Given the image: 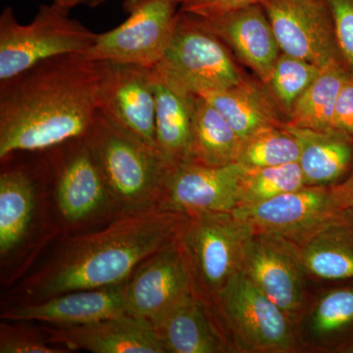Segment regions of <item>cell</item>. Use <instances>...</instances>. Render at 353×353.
Here are the masks:
<instances>
[{
	"instance_id": "d6986e66",
	"label": "cell",
	"mask_w": 353,
	"mask_h": 353,
	"mask_svg": "<svg viewBox=\"0 0 353 353\" xmlns=\"http://www.w3.org/2000/svg\"><path fill=\"white\" fill-rule=\"evenodd\" d=\"M201 20L226 41L262 81L269 82L281 50L261 4H253L216 19Z\"/></svg>"
},
{
	"instance_id": "e0dca14e",
	"label": "cell",
	"mask_w": 353,
	"mask_h": 353,
	"mask_svg": "<svg viewBox=\"0 0 353 353\" xmlns=\"http://www.w3.org/2000/svg\"><path fill=\"white\" fill-rule=\"evenodd\" d=\"M41 328L50 343L70 352L167 353L150 325L128 314L76 326H52L41 323Z\"/></svg>"
},
{
	"instance_id": "836d02e7",
	"label": "cell",
	"mask_w": 353,
	"mask_h": 353,
	"mask_svg": "<svg viewBox=\"0 0 353 353\" xmlns=\"http://www.w3.org/2000/svg\"><path fill=\"white\" fill-rule=\"evenodd\" d=\"M333 128L353 137V75L350 73L336 101Z\"/></svg>"
},
{
	"instance_id": "4316f807",
	"label": "cell",
	"mask_w": 353,
	"mask_h": 353,
	"mask_svg": "<svg viewBox=\"0 0 353 353\" xmlns=\"http://www.w3.org/2000/svg\"><path fill=\"white\" fill-rule=\"evenodd\" d=\"M308 328L336 350L353 352V283L323 294L309 316Z\"/></svg>"
},
{
	"instance_id": "83f0119b",
	"label": "cell",
	"mask_w": 353,
	"mask_h": 353,
	"mask_svg": "<svg viewBox=\"0 0 353 353\" xmlns=\"http://www.w3.org/2000/svg\"><path fill=\"white\" fill-rule=\"evenodd\" d=\"M304 185L305 181L299 162L263 168H245L239 188L236 208L270 201Z\"/></svg>"
},
{
	"instance_id": "9c48e42d",
	"label": "cell",
	"mask_w": 353,
	"mask_h": 353,
	"mask_svg": "<svg viewBox=\"0 0 353 353\" xmlns=\"http://www.w3.org/2000/svg\"><path fill=\"white\" fill-rule=\"evenodd\" d=\"M231 345L243 352H290L296 348L294 323L243 271L212 304Z\"/></svg>"
},
{
	"instance_id": "7a4b0ae2",
	"label": "cell",
	"mask_w": 353,
	"mask_h": 353,
	"mask_svg": "<svg viewBox=\"0 0 353 353\" xmlns=\"http://www.w3.org/2000/svg\"><path fill=\"white\" fill-rule=\"evenodd\" d=\"M102 62L61 55L0 82V159L87 134L99 111Z\"/></svg>"
},
{
	"instance_id": "5bb4252c",
	"label": "cell",
	"mask_w": 353,
	"mask_h": 353,
	"mask_svg": "<svg viewBox=\"0 0 353 353\" xmlns=\"http://www.w3.org/2000/svg\"><path fill=\"white\" fill-rule=\"evenodd\" d=\"M241 271L296 322L303 310L307 276L296 243L254 232L246 245Z\"/></svg>"
},
{
	"instance_id": "f1b7e54d",
	"label": "cell",
	"mask_w": 353,
	"mask_h": 353,
	"mask_svg": "<svg viewBox=\"0 0 353 353\" xmlns=\"http://www.w3.org/2000/svg\"><path fill=\"white\" fill-rule=\"evenodd\" d=\"M299 141L283 124L265 128L243 141L236 162L245 168H263L299 162Z\"/></svg>"
},
{
	"instance_id": "44dd1931",
	"label": "cell",
	"mask_w": 353,
	"mask_h": 353,
	"mask_svg": "<svg viewBox=\"0 0 353 353\" xmlns=\"http://www.w3.org/2000/svg\"><path fill=\"white\" fill-rule=\"evenodd\" d=\"M284 127L301 148L299 163L306 185H336L353 165V137L336 129Z\"/></svg>"
},
{
	"instance_id": "ba28073f",
	"label": "cell",
	"mask_w": 353,
	"mask_h": 353,
	"mask_svg": "<svg viewBox=\"0 0 353 353\" xmlns=\"http://www.w3.org/2000/svg\"><path fill=\"white\" fill-rule=\"evenodd\" d=\"M252 227L232 212L190 216L181 234L194 292L210 305L216 296L243 269Z\"/></svg>"
},
{
	"instance_id": "8d00e7d4",
	"label": "cell",
	"mask_w": 353,
	"mask_h": 353,
	"mask_svg": "<svg viewBox=\"0 0 353 353\" xmlns=\"http://www.w3.org/2000/svg\"><path fill=\"white\" fill-rule=\"evenodd\" d=\"M104 1H105V0H92V6H99V4Z\"/></svg>"
},
{
	"instance_id": "f546056e",
	"label": "cell",
	"mask_w": 353,
	"mask_h": 353,
	"mask_svg": "<svg viewBox=\"0 0 353 353\" xmlns=\"http://www.w3.org/2000/svg\"><path fill=\"white\" fill-rule=\"evenodd\" d=\"M320 69L301 58L284 52L279 55L268 83L288 112L290 113L294 102L315 80Z\"/></svg>"
},
{
	"instance_id": "603a6c76",
	"label": "cell",
	"mask_w": 353,
	"mask_h": 353,
	"mask_svg": "<svg viewBox=\"0 0 353 353\" xmlns=\"http://www.w3.org/2000/svg\"><path fill=\"white\" fill-rule=\"evenodd\" d=\"M192 141L187 162L224 166L238 161L241 141L229 123L204 97H190Z\"/></svg>"
},
{
	"instance_id": "1f68e13d",
	"label": "cell",
	"mask_w": 353,
	"mask_h": 353,
	"mask_svg": "<svg viewBox=\"0 0 353 353\" xmlns=\"http://www.w3.org/2000/svg\"><path fill=\"white\" fill-rule=\"evenodd\" d=\"M343 64L353 75V0H327Z\"/></svg>"
},
{
	"instance_id": "2e32d148",
	"label": "cell",
	"mask_w": 353,
	"mask_h": 353,
	"mask_svg": "<svg viewBox=\"0 0 353 353\" xmlns=\"http://www.w3.org/2000/svg\"><path fill=\"white\" fill-rule=\"evenodd\" d=\"M245 168L185 162L174 169L160 206L189 216L206 212H232L238 206L239 188Z\"/></svg>"
},
{
	"instance_id": "5b68a950",
	"label": "cell",
	"mask_w": 353,
	"mask_h": 353,
	"mask_svg": "<svg viewBox=\"0 0 353 353\" xmlns=\"http://www.w3.org/2000/svg\"><path fill=\"white\" fill-rule=\"evenodd\" d=\"M121 211L160 205L175 167L99 111L87 134Z\"/></svg>"
},
{
	"instance_id": "ac0fdd59",
	"label": "cell",
	"mask_w": 353,
	"mask_h": 353,
	"mask_svg": "<svg viewBox=\"0 0 353 353\" xmlns=\"http://www.w3.org/2000/svg\"><path fill=\"white\" fill-rule=\"evenodd\" d=\"M124 284L73 290L39 303L13 304L4 308L0 316L7 321L76 326L126 315Z\"/></svg>"
},
{
	"instance_id": "8992f818",
	"label": "cell",
	"mask_w": 353,
	"mask_h": 353,
	"mask_svg": "<svg viewBox=\"0 0 353 353\" xmlns=\"http://www.w3.org/2000/svg\"><path fill=\"white\" fill-rule=\"evenodd\" d=\"M150 70L155 81L183 97H201L245 83L219 37L199 18L181 10L163 57Z\"/></svg>"
},
{
	"instance_id": "7402d4cb",
	"label": "cell",
	"mask_w": 353,
	"mask_h": 353,
	"mask_svg": "<svg viewBox=\"0 0 353 353\" xmlns=\"http://www.w3.org/2000/svg\"><path fill=\"white\" fill-rule=\"evenodd\" d=\"M297 246L308 276L353 283V208Z\"/></svg>"
},
{
	"instance_id": "4fadbf2b",
	"label": "cell",
	"mask_w": 353,
	"mask_h": 353,
	"mask_svg": "<svg viewBox=\"0 0 353 353\" xmlns=\"http://www.w3.org/2000/svg\"><path fill=\"white\" fill-rule=\"evenodd\" d=\"M260 4L282 52L320 68L343 62L327 0H261Z\"/></svg>"
},
{
	"instance_id": "277c9868",
	"label": "cell",
	"mask_w": 353,
	"mask_h": 353,
	"mask_svg": "<svg viewBox=\"0 0 353 353\" xmlns=\"http://www.w3.org/2000/svg\"><path fill=\"white\" fill-rule=\"evenodd\" d=\"M43 153L59 238L104 226L123 212L109 190L85 134Z\"/></svg>"
},
{
	"instance_id": "3957f363",
	"label": "cell",
	"mask_w": 353,
	"mask_h": 353,
	"mask_svg": "<svg viewBox=\"0 0 353 353\" xmlns=\"http://www.w3.org/2000/svg\"><path fill=\"white\" fill-rule=\"evenodd\" d=\"M0 160V265L2 284L8 287L31 270L59 233L43 152L26 159L15 152Z\"/></svg>"
},
{
	"instance_id": "d4e9b609",
	"label": "cell",
	"mask_w": 353,
	"mask_h": 353,
	"mask_svg": "<svg viewBox=\"0 0 353 353\" xmlns=\"http://www.w3.org/2000/svg\"><path fill=\"white\" fill-rule=\"evenodd\" d=\"M350 72L343 62L322 67L290 111L289 124L315 130L334 129L336 101Z\"/></svg>"
},
{
	"instance_id": "cb8c5ba5",
	"label": "cell",
	"mask_w": 353,
	"mask_h": 353,
	"mask_svg": "<svg viewBox=\"0 0 353 353\" xmlns=\"http://www.w3.org/2000/svg\"><path fill=\"white\" fill-rule=\"evenodd\" d=\"M154 82L157 150L176 168L187 162L190 157L192 141L190 97H183L163 83L155 80Z\"/></svg>"
},
{
	"instance_id": "7c38bea8",
	"label": "cell",
	"mask_w": 353,
	"mask_h": 353,
	"mask_svg": "<svg viewBox=\"0 0 353 353\" xmlns=\"http://www.w3.org/2000/svg\"><path fill=\"white\" fill-rule=\"evenodd\" d=\"M192 294V273L180 239L143 262L124 284L128 315L152 328Z\"/></svg>"
},
{
	"instance_id": "4dcf8cb0",
	"label": "cell",
	"mask_w": 353,
	"mask_h": 353,
	"mask_svg": "<svg viewBox=\"0 0 353 353\" xmlns=\"http://www.w3.org/2000/svg\"><path fill=\"white\" fill-rule=\"evenodd\" d=\"M29 321H7L0 324V353H68L48 341L41 326H30Z\"/></svg>"
},
{
	"instance_id": "484cf974",
	"label": "cell",
	"mask_w": 353,
	"mask_h": 353,
	"mask_svg": "<svg viewBox=\"0 0 353 353\" xmlns=\"http://www.w3.org/2000/svg\"><path fill=\"white\" fill-rule=\"evenodd\" d=\"M201 97L224 116L241 143L265 128L283 125L270 106L246 83Z\"/></svg>"
},
{
	"instance_id": "ffe728a7",
	"label": "cell",
	"mask_w": 353,
	"mask_h": 353,
	"mask_svg": "<svg viewBox=\"0 0 353 353\" xmlns=\"http://www.w3.org/2000/svg\"><path fill=\"white\" fill-rule=\"evenodd\" d=\"M167 353H222L231 341L212 305L190 294L157 326Z\"/></svg>"
},
{
	"instance_id": "9a60e30c",
	"label": "cell",
	"mask_w": 353,
	"mask_h": 353,
	"mask_svg": "<svg viewBox=\"0 0 353 353\" xmlns=\"http://www.w3.org/2000/svg\"><path fill=\"white\" fill-rule=\"evenodd\" d=\"M101 62L99 111L125 131L157 150V97L152 70L139 65Z\"/></svg>"
},
{
	"instance_id": "52a82bcc",
	"label": "cell",
	"mask_w": 353,
	"mask_h": 353,
	"mask_svg": "<svg viewBox=\"0 0 353 353\" xmlns=\"http://www.w3.org/2000/svg\"><path fill=\"white\" fill-rule=\"evenodd\" d=\"M70 7L41 6L31 23L22 25L11 7L0 15V82L61 55L83 54L99 34L70 15Z\"/></svg>"
},
{
	"instance_id": "30bf717a",
	"label": "cell",
	"mask_w": 353,
	"mask_h": 353,
	"mask_svg": "<svg viewBox=\"0 0 353 353\" xmlns=\"http://www.w3.org/2000/svg\"><path fill=\"white\" fill-rule=\"evenodd\" d=\"M352 208L341 183L304 185L270 201L236 208L233 212L255 233L277 234L299 245Z\"/></svg>"
},
{
	"instance_id": "d6a6232c",
	"label": "cell",
	"mask_w": 353,
	"mask_h": 353,
	"mask_svg": "<svg viewBox=\"0 0 353 353\" xmlns=\"http://www.w3.org/2000/svg\"><path fill=\"white\" fill-rule=\"evenodd\" d=\"M261 0H187L181 6V11L204 20L216 19L234 12Z\"/></svg>"
},
{
	"instance_id": "8fae6325",
	"label": "cell",
	"mask_w": 353,
	"mask_h": 353,
	"mask_svg": "<svg viewBox=\"0 0 353 353\" xmlns=\"http://www.w3.org/2000/svg\"><path fill=\"white\" fill-rule=\"evenodd\" d=\"M176 0H126V20L99 34L83 55L94 61L152 68L163 57L178 22Z\"/></svg>"
},
{
	"instance_id": "6da1fadb",
	"label": "cell",
	"mask_w": 353,
	"mask_h": 353,
	"mask_svg": "<svg viewBox=\"0 0 353 353\" xmlns=\"http://www.w3.org/2000/svg\"><path fill=\"white\" fill-rule=\"evenodd\" d=\"M189 217L155 205L123 211L104 226L60 236L48 254L13 285L8 305L123 284L143 262L180 239Z\"/></svg>"
},
{
	"instance_id": "e575fe53",
	"label": "cell",
	"mask_w": 353,
	"mask_h": 353,
	"mask_svg": "<svg viewBox=\"0 0 353 353\" xmlns=\"http://www.w3.org/2000/svg\"><path fill=\"white\" fill-rule=\"evenodd\" d=\"M55 3L60 4V6H64L73 8L79 4L85 3L88 6H92V0H53Z\"/></svg>"
},
{
	"instance_id": "74e56055",
	"label": "cell",
	"mask_w": 353,
	"mask_h": 353,
	"mask_svg": "<svg viewBox=\"0 0 353 353\" xmlns=\"http://www.w3.org/2000/svg\"><path fill=\"white\" fill-rule=\"evenodd\" d=\"M176 1L179 2V3L181 4V6H182V4L183 3V2L185 1H187V0H176Z\"/></svg>"
},
{
	"instance_id": "d590c367",
	"label": "cell",
	"mask_w": 353,
	"mask_h": 353,
	"mask_svg": "<svg viewBox=\"0 0 353 353\" xmlns=\"http://www.w3.org/2000/svg\"><path fill=\"white\" fill-rule=\"evenodd\" d=\"M343 188H345V192H347V196L350 197V201H352L353 205V169L350 176H347L343 183Z\"/></svg>"
}]
</instances>
